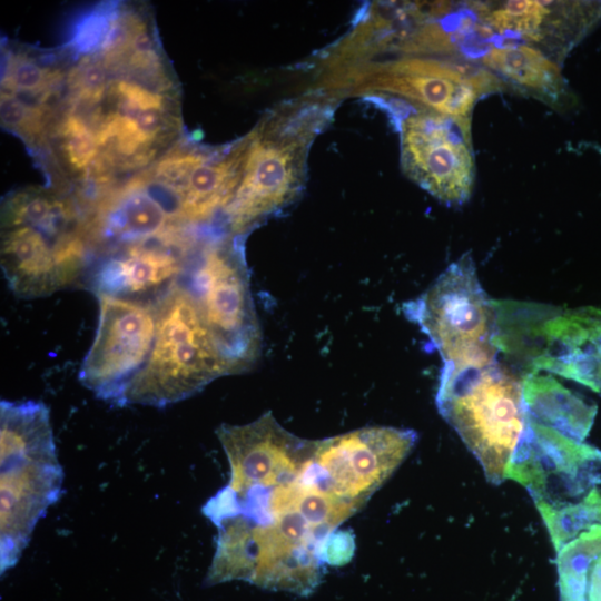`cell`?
<instances>
[{"label": "cell", "instance_id": "obj_25", "mask_svg": "<svg viewBox=\"0 0 601 601\" xmlns=\"http://www.w3.org/2000/svg\"><path fill=\"white\" fill-rule=\"evenodd\" d=\"M106 79L101 63L86 61L71 71L69 83L79 101L93 105L99 102L105 93Z\"/></svg>", "mask_w": 601, "mask_h": 601}, {"label": "cell", "instance_id": "obj_7", "mask_svg": "<svg viewBox=\"0 0 601 601\" xmlns=\"http://www.w3.org/2000/svg\"><path fill=\"white\" fill-rule=\"evenodd\" d=\"M318 85L328 95L393 96L437 114L471 117L475 102L497 80L446 60L402 57L326 69Z\"/></svg>", "mask_w": 601, "mask_h": 601}, {"label": "cell", "instance_id": "obj_17", "mask_svg": "<svg viewBox=\"0 0 601 601\" xmlns=\"http://www.w3.org/2000/svg\"><path fill=\"white\" fill-rule=\"evenodd\" d=\"M484 65L525 92L556 104L564 92L559 66L541 50L526 45L491 48L482 58Z\"/></svg>", "mask_w": 601, "mask_h": 601}, {"label": "cell", "instance_id": "obj_8", "mask_svg": "<svg viewBox=\"0 0 601 601\" xmlns=\"http://www.w3.org/2000/svg\"><path fill=\"white\" fill-rule=\"evenodd\" d=\"M186 286L226 375L252 368L260 353L262 336L243 250L225 240L205 246Z\"/></svg>", "mask_w": 601, "mask_h": 601}, {"label": "cell", "instance_id": "obj_11", "mask_svg": "<svg viewBox=\"0 0 601 601\" xmlns=\"http://www.w3.org/2000/svg\"><path fill=\"white\" fill-rule=\"evenodd\" d=\"M95 338L79 370L80 382L99 398L120 405L152 348L157 312L140 299L97 295Z\"/></svg>", "mask_w": 601, "mask_h": 601}, {"label": "cell", "instance_id": "obj_22", "mask_svg": "<svg viewBox=\"0 0 601 601\" xmlns=\"http://www.w3.org/2000/svg\"><path fill=\"white\" fill-rule=\"evenodd\" d=\"M59 131L68 164L77 170L86 168L99 149L96 134L76 115H69Z\"/></svg>", "mask_w": 601, "mask_h": 601}, {"label": "cell", "instance_id": "obj_5", "mask_svg": "<svg viewBox=\"0 0 601 601\" xmlns=\"http://www.w3.org/2000/svg\"><path fill=\"white\" fill-rule=\"evenodd\" d=\"M150 354L127 386L120 405L166 406L226 375L196 302L186 285L174 283L156 303Z\"/></svg>", "mask_w": 601, "mask_h": 601}, {"label": "cell", "instance_id": "obj_13", "mask_svg": "<svg viewBox=\"0 0 601 601\" xmlns=\"http://www.w3.org/2000/svg\"><path fill=\"white\" fill-rule=\"evenodd\" d=\"M415 444L416 436L411 430L368 426L316 440L315 454L338 493L362 509Z\"/></svg>", "mask_w": 601, "mask_h": 601}, {"label": "cell", "instance_id": "obj_3", "mask_svg": "<svg viewBox=\"0 0 601 601\" xmlns=\"http://www.w3.org/2000/svg\"><path fill=\"white\" fill-rule=\"evenodd\" d=\"M327 112L322 100L293 102L273 111L245 139L242 178L225 208L233 235L245 234L296 198L304 184L309 145Z\"/></svg>", "mask_w": 601, "mask_h": 601}, {"label": "cell", "instance_id": "obj_12", "mask_svg": "<svg viewBox=\"0 0 601 601\" xmlns=\"http://www.w3.org/2000/svg\"><path fill=\"white\" fill-rule=\"evenodd\" d=\"M551 505L578 501L601 484V450L528 416L505 480Z\"/></svg>", "mask_w": 601, "mask_h": 601}, {"label": "cell", "instance_id": "obj_6", "mask_svg": "<svg viewBox=\"0 0 601 601\" xmlns=\"http://www.w3.org/2000/svg\"><path fill=\"white\" fill-rule=\"evenodd\" d=\"M403 309L428 337L443 366L464 368L497 361L494 302L484 292L471 255L452 263Z\"/></svg>", "mask_w": 601, "mask_h": 601}, {"label": "cell", "instance_id": "obj_29", "mask_svg": "<svg viewBox=\"0 0 601 601\" xmlns=\"http://www.w3.org/2000/svg\"><path fill=\"white\" fill-rule=\"evenodd\" d=\"M134 120L140 131L152 142L165 128L164 110L148 109L138 111Z\"/></svg>", "mask_w": 601, "mask_h": 601}, {"label": "cell", "instance_id": "obj_19", "mask_svg": "<svg viewBox=\"0 0 601 601\" xmlns=\"http://www.w3.org/2000/svg\"><path fill=\"white\" fill-rule=\"evenodd\" d=\"M560 601H601V525L556 551Z\"/></svg>", "mask_w": 601, "mask_h": 601}, {"label": "cell", "instance_id": "obj_4", "mask_svg": "<svg viewBox=\"0 0 601 601\" xmlns=\"http://www.w3.org/2000/svg\"><path fill=\"white\" fill-rule=\"evenodd\" d=\"M435 403L486 479L502 483L528 421L522 378L497 361L464 368L442 366Z\"/></svg>", "mask_w": 601, "mask_h": 601}, {"label": "cell", "instance_id": "obj_21", "mask_svg": "<svg viewBox=\"0 0 601 601\" xmlns=\"http://www.w3.org/2000/svg\"><path fill=\"white\" fill-rule=\"evenodd\" d=\"M546 3L535 0L508 1L491 11L485 20L499 32L539 40L543 24L551 16L550 2Z\"/></svg>", "mask_w": 601, "mask_h": 601}, {"label": "cell", "instance_id": "obj_10", "mask_svg": "<svg viewBox=\"0 0 601 601\" xmlns=\"http://www.w3.org/2000/svg\"><path fill=\"white\" fill-rule=\"evenodd\" d=\"M471 117L421 107L400 117L401 164L406 176L449 206L469 200L475 164Z\"/></svg>", "mask_w": 601, "mask_h": 601}, {"label": "cell", "instance_id": "obj_16", "mask_svg": "<svg viewBox=\"0 0 601 601\" xmlns=\"http://www.w3.org/2000/svg\"><path fill=\"white\" fill-rule=\"evenodd\" d=\"M528 416L574 440L584 442L597 407L551 376L526 373L522 377Z\"/></svg>", "mask_w": 601, "mask_h": 601}, {"label": "cell", "instance_id": "obj_28", "mask_svg": "<svg viewBox=\"0 0 601 601\" xmlns=\"http://www.w3.org/2000/svg\"><path fill=\"white\" fill-rule=\"evenodd\" d=\"M109 24L107 26V19L102 16H92L79 28L76 36V43L82 50H88L90 47L97 45L107 35Z\"/></svg>", "mask_w": 601, "mask_h": 601}, {"label": "cell", "instance_id": "obj_26", "mask_svg": "<svg viewBox=\"0 0 601 601\" xmlns=\"http://www.w3.org/2000/svg\"><path fill=\"white\" fill-rule=\"evenodd\" d=\"M114 90L119 97L120 104L118 112L130 118L135 117V115L141 110L165 109V98L139 83L119 80L114 86Z\"/></svg>", "mask_w": 601, "mask_h": 601}, {"label": "cell", "instance_id": "obj_23", "mask_svg": "<svg viewBox=\"0 0 601 601\" xmlns=\"http://www.w3.org/2000/svg\"><path fill=\"white\" fill-rule=\"evenodd\" d=\"M206 159L208 157L204 154L175 152L156 165L154 178L174 188L184 203L193 171Z\"/></svg>", "mask_w": 601, "mask_h": 601}, {"label": "cell", "instance_id": "obj_2", "mask_svg": "<svg viewBox=\"0 0 601 601\" xmlns=\"http://www.w3.org/2000/svg\"><path fill=\"white\" fill-rule=\"evenodd\" d=\"M63 482L49 408L42 402H0V562L12 568Z\"/></svg>", "mask_w": 601, "mask_h": 601}, {"label": "cell", "instance_id": "obj_14", "mask_svg": "<svg viewBox=\"0 0 601 601\" xmlns=\"http://www.w3.org/2000/svg\"><path fill=\"white\" fill-rule=\"evenodd\" d=\"M85 235L55 238L32 226L2 228L1 268L18 297L51 295L73 283L86 264Z\"/></svg>", "mask_w": 601, "mask_h": 601}, {"label": "cell", "instance_id": "obj_20", "mask_svg": "<svg viewBox=\"0 0 601 601\" xmlns=\"http://www.w3.org/2000/svg\"><path fill=\"white\" fill-rule=\"evenodd\" d=\"M551 538L553 548L563 545L593 526L601 525V491L592 489L578 501L551 505L534 503Z\"/></svg>", "mask_w": 601, "mask_h": 601}, {"label": "cell", "instance_id": "obj_1", "mask_svg": "<svg viewBox=\"0 0 601 601\" xmlns=\"http://www.w3.org/2000/svg\"><path fill=\"white\" fill-rule=\"evenodd\" d=\"M217 436L230 474L201 509L217 529L208 583L311 593L326 564L352 559L354 536L339 526L361 509L339 496L315 441L288 432L270 412L221 424Z\"/></svg>", "mask_w": 601, "mask_h": 601}, {"label": "cell", "instance_id": "obj_27", "mask_svg": "<svg viewBox=\"0 0 601 601\" xmlns=\"http://www.w3.org/2000/svg\"><path fill=\"white\" fill-rule=\"evenodd\" d=\"M1 122L4 127L33 135L40 130V108L29 106L17 96L1 93Z\"/></svg>", "mask_w": 601, "mask_h": 601}, {"label": "cell", "instance_id": "obj_15", "mask_svg": "<svg viewBox=\"0 0 601 601\" xmlns=\"http://www.w3.org/2000/svg\"><path fill=\"white\" fill-rule=\"evenodd\" d=\"M191 242L180 230L131 243L93 272L91 289L97 295L130 299L177 282L185 268Z\"/></svg>", "mask_w": 601, "mask_h": 601}, {"label": "cell", "instance_id": "obj_18", "mask_svg": "<svg viewBox=\"0 0 601 601\" xmlns=\"http://www.w3.org/2000/svg\"><path fill=\"white\" fill-rule=\"evenodd\" d=\"M99 214V226L112 237L131 243L179 230L175 221L140 186L130 183Z\"/></svg>", "mask_w": 601, "mask_h": 601}, {"label": "cell", "instance_id": "obj_24", "mask_svg": "<svg viewBox=\"0 0 601 601\" xmlns=\"http://www.w3.org/2000/svg\"><path fill=\"white\" fill-rule=\"evenodd\" d=\"M56 75L27 58H17L8 68L2 85L24 92L38 93L52 82Z\"/></svg>", "mask_w": 601, "mask_h": 601}, {"label": "cell", "instance_id": "obj_9", "mask_svg": "<svg viewBox=\"0 0 601 601\" xmlns=\"http://www.w3.org/2000/svg\"><path fill=\"white\" fill-rule=\"evenodd\" d=\"M500 327V349L524 354L528 366L581 383L601 394V311L560 312L515 303Z\"/></svg>", "mask_w": 601, "mask_h": 601}]
</instances>
